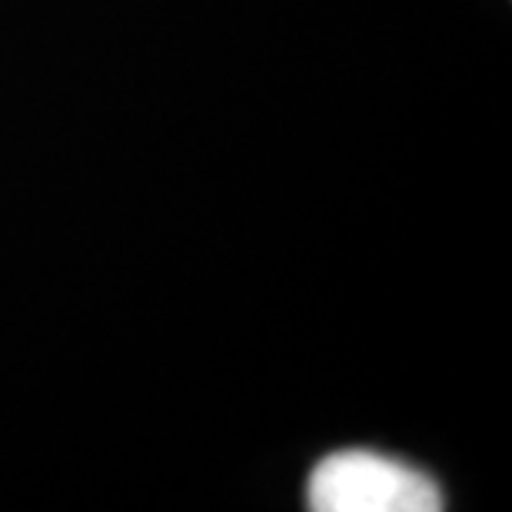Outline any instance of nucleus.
<instances>
[{
    "label": "nucleus",
    "instance_id": "obj_1",
    "mask_svg": "<svg viewBox=\"0 0 512 512\" xmlns=\"http://www.w3.org/2000/svg\"><path fill=\"white\" fill-rule=\"evenodd\" d=\"M443 506V489L426 473L366 449L326 456L310 476L316 512H439Z\"/></svg>",
    "mask_w": 512,
    "mask_h": 512
}]
</instances>
